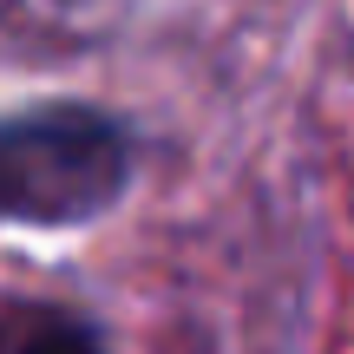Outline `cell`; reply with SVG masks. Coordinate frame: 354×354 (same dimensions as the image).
Instances as JSON below:
<instances>
[{
  "instance_id": "7a4b0ae2",
  "label": "cell",
  "mask_w": 354,
  "mask_h": 354,
  "mask_svg": "<svg viewBox=\"0 0 354 354\" xmlns=\"http://www.w3.org/2000/svg\"><path fill=\"white\" fill-rule=\"evenodd\" d=\"M0 354H105L99 335L66 308H20L0 328Z\"/></svg>"
},
{
  "instance_id": "6da1fadb",
  "label": "cell",
  "mask_w": 354,
  "mask_h": 354,
  "mask_svg": "<svg viewBox=\"0 0 354 354\" xmlns=\"http://www.w3.org/2000/svg\"><path fill=\"white\" fill-rule=\"evenodd\" d=\"M131 184V131L92 105L0 112V223L73 230Z\"/></svg>"
}]
</instances>
